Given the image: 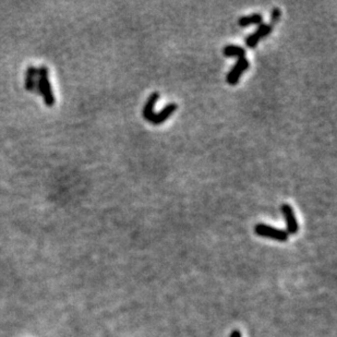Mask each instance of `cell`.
<instances>
[{"label":"cell","instance_id":"6da1fadb","mask_svg":"<svg viewBox=\"0 0 337 337\" xmlns=\"http://www.w3.org/2000/svg\"><path fill=\"white\" fill-rule=\"evenodd\" d=\"M36 91L41 94L44 103H45L47 107H53L55 105L56 98L54 95L51 80H49V70L46 66H41L37 68Z\"/></svg>","mask_w":337,"mask_h":337},{"label":"cell","instance_id":"7a4b0ae2","mask_svg":"<svg viewBox=\"0 0 337 337\" xmlns=\"http://www.w3.org/2000/svg\"><path fill=\"white\" fill-rule=\"evenodd\" d=\"M254 231L257 236L270 238V239H273L276 241L284 242L288 239V234H287V231L277 229V228L266 224H256L254 227Z\"/></svg>","mask_w":337,"mask_h":337},{"label":"cell","instance_id":"3957f363","mask_svg":"<svg viewBox=\"0 0 337 337\" xmlns=\"http://www.w3.org/2000/svg\"><path fill=\"white\" fill-rule=\"evenodd\" d=\"M249 67L250 62L246 57L238 58V61L227 74V83L230 84V85H236V84L239 82L242 74L245 73L246 70H248Z\"/></svg>","mask_w":337,"mask_h":337},{"label":"cell","instance_id":"277c9868","mask_svg":"<svg viewBox=\"0 0 337 337\" xmlns=\"http://www.w3.org/2000/svg\"><path fill=\"white\" fill-rule=\"evenodd\" d=\"M281 211L282 213V215H284L285 220H286V224H287V234H290V235H296L297 232H298L299 229V225H298V222H297L296 219V215H295V212L294 209L289 205V204H282L281 207Z\"/></svg>","mask_w":337,"mask_h":337},{"label":"cell","instance_id":"5b68a950","mask_svg":"<svg viewBox=\"0 0 337 337\" xmlns=\"http://www.w3.org/2000/svg\"><path fill=\"white\" fill-rule=\"evenodd\" d=\"M272 28H273V27L271 24L261 23L259 28H256V31L246 38V45L250 48H254L262 38L269 35L272 32Z\"/></svg>","mask_w":337,"mask_h":337},{"label":"cell","instance_id":"8992f818","mask_svg":"<svg viewBox=\"0 0 337 337\" xmlns=\"http://www.w3.org/2000/svg\"><path fill=\"white\" fill-rule=\"evenodd\" d=\"M177 104L176 103H170L166 105L160 112H155L154 115H153L150 119H148V121L153 125H161V123L165 122L168 118H169L173 112L177 111Z\"/></svg>","mask_w":337,"mask_h":337},{"label":"cell","instance_id":"52a82bcc","mask_svg":"<svg viewBox=\"0 0 337 337\" xmlns=\"http://www.w3.org/2000/svg\"><path fill=\"white\" fill-rule=\"evenodd\" d=\"M37 85V68L34 66H28L26 73V81H24V86L28 92L36 91Z\"/></svg>","mask_w":337,"mask_h":337},{"label":"cell","instance_id":"ba28073f","mask_svg":"<svg viewBox=\"0 0 337 337\" xmlns=\"http://www.w3.org/2000/svg\"><path fill=\"white\" fill-rule=\"evenodd\" d=\"M158 98H160V94H158L157 92L152 93L150 97H148V100L146 101L144 107H143V112H142L143 117H144V119H146L147 121H148V119H150L155 113V104L157 103Z\"/></svg>","mask_w":337,"mask_h":337},{"label":"cell","instance_id":"9c48e42d","mask_svg":"<svg viewBox=\"0 0 337 337\" xmlns=\"http://www.w3.org/2000/svg\"><path fill=\"white\" fill-rule=\"evenodd\" d=\"M262 21H263V17H262V14L253 13V14H250V16L241 17L239 19V21H238V24H239V26L242 28H247L249 26H252V24L260 26Z\"/></svg>","mask_w":337,"mask_h":337},{"label":"cell","instance_id":"30bf717a","mask_svg":"<svg viewBox=\"0 0 337 337\" xmlns=\"http://www.w3.org/2000/svg\"><path fill=\"white\" fill-rule=\"evenodd\" d=\"M223 54L226 57H246V49L237 45H227L223 48Z\"/></svg>","mask_w":337,"mask_h":337},{"label":"cell","instance_id":"8fae6325","mask_svg":"<svg viewBox=\"0 0 337 337\" xmlns=\"http://www.w3.org/2000/svg\"><path fill=\"white\" fill-rule=\"evenodd\" d=\"M281 16V9L280 8H274L273 11H272V16H271V22H272V24H275V23L279 22ZM272 24H271V26H272Z\"/></svg>","mask_w":337,"mask_h":337},{"label":"cell","instance_id":"7c38bea8","mask_svg":"<svg viewBox=\"0 0 337 337\" xmlns=\"http://www.w3.org/2000/svg\"><path fill=\"white\" fill-rule=\"evenodd\" d=\"M230 337H242L241 332H240L239 330L232 331V332H231V334H230Z\"/></svg>","mask_w":337,"mask_h":337}]
</instances>
